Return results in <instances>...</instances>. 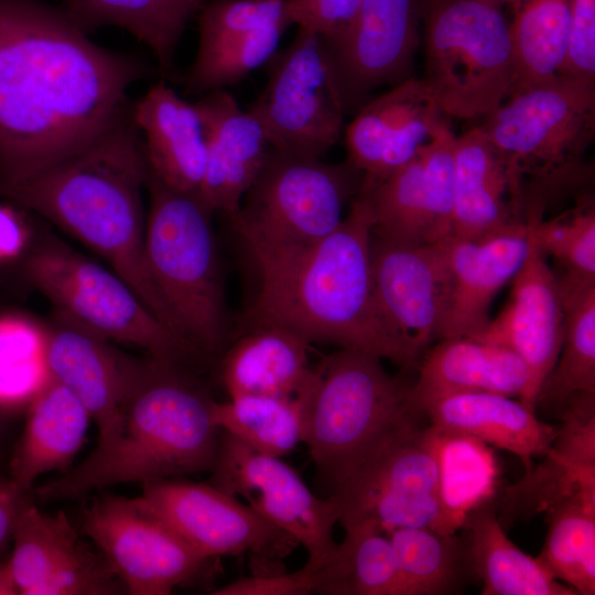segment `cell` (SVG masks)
Returning <instances> with one entry per match:
<instances>
[{
    "label": "cell",
    "instance_id": "obj_1",
    "mask_svg": "<svg viewBox=\"0 0 595 595\" xmlns=\"http://www.w3.org/2000/svg\"><path fill=\"white\" fill-rule=\"evenodd\" d=\"M62 8L0 0V184L74 152L129 104L151 73L141 58L94 43Z\"/></svg>",
    "mask_w": 595,
    "mask_h": 595
},
{
    "label": "cell",
    "instance_id": "obj_2",
    "mask_svg": "<svg viewBox=\"0 0 595 595\" xmlns=\"http://www.w3.org/2000/svg\"><path fill=\"white\" fill-rule=\"evenodd\" d=\"M372 214L359 192L339 226L317 241L245 240L258 273L255 298L234 335L275 327L307 344H331L413 366L418 358L385 321L371 274Z\"/></svg>",
    "mask_w": 595,
    "mask_h": 595
},
{
    "label": "cell",
    "instance_id": "obj_3",
    "mask_svg": "<svg viewBox=\"0 0 595 595\" xmlns=\"http://www.w3.org/2000/svg\"><path fill=\"white\" fill-rule=\"evenodd\" d=\"M148 172L130 102L74 152L23 180L0 184V197L40 214L96 251L170 328L144 259L141 192Z\"/></svg>",
    "mask_w": 595,
    "mask_h": 595
},
{
    "label": "cell",
    "instance_id": "obj_4",
    "mask_svg": "<svg viewBox=\"0 0 595 595\" xmlns=\"http://www.w3.org/2000/svg\"><path fill=\"white\" fill-rule=\"evenodd\" d=\"M214 402L193 369L151 358L141 364L111 434L76 467L40 487L39 496L75 499L117 484L212 470L220 436Z\"/></svg>",
    "mask_w": 595,
    "mask_h": 595
},
{
    "label": "cell",
    "instance_id": "obj_5",
    "mask_svg": "<svg viewBox=\"0 0 595 595\" xmlns=\"http://www.w3.org/2000/svg\"><path fill=\"white\" fill-rule=\"evenodd\" d=\"M144 259L170 328L209 363L232 339L212 213L149 170Z\"/></svg>",
    "mask_w": 595,
    "mask_h": 595
},
{
    "label": "cell",
    "instance_id": "obj_6",
    "mask_svg": "<svg viewBox=\"0 0 595 595\" xmlns=\"http://www.w3.org/2000/svg\"><path fill=\"white\" fill-rule=\"evenodd\" d=\"M519 178L527 212L589 180L595 86L562 76L519 84L477 125Z\"/></svg>",
    "mask_w": 595,
    "mask_h": 595
},
{
    "label": "cell",
    "instance_id": "obj_7",
    "mask_svg": "<svg viewBox=\"0 0 595 595\" xmlns=\"http://www.w3.org/2000/svg\"><path fill=\"white\" fill-rule=\"evenodd\" d=\"M424 75L447 117L482 119L518 82L509 23L477 0H421Z\"/></svg>",
    "mask_w": 595,
    "mask_h": 595
},
{
    "label": "cell",
    "instance_id": "obj_8",
    "mask_svg": "<svg viewBox=\"0 0 595 595\" xmlns=\"http://www.w3.org/2000/svg\"><path fill=\"white\" fill-rule=\"evenodd\" d=\"M409 392L375 355L340 348L323 356L314 366L303 439L318 470L332 480L389 428L420 414Z\"/></svg>",
    "mask_w": 595,
    "mask_h": 595
},
{
    "label": "cell",
    "instance_id": "obj_9",
    "mask_svg": "<svg viewBox=\"0 0 595 595\" xmlns=\"http://www.w3.org/2000/svg\"><path fill=\"white\" fill-rule=\"evenodd\" d=\"M26 279L73 324L144 348L152 359L188 368L209 364L159 321L113 271L47 239L30 255Z\"/></svg>",
    "mask_w": 595,
    "mask_h": 595
},
{
    "label": "cell",
    "instance_id": "obj_10",
    "mask_svg": "<svg viewBox=\"0 0 595 595\" xmlns=\"http://www.w3.org/2000/svg\"><path fill=\"white\" fill-rule=\"evenodd\" d=\"M419 414L382 433L331 482L328 497L343 527L369 523L387 533L400 527L437 528V461L431 426Z\"/></svg>",
    "mask_w": 595,
    "mask_h": 595
},
{
    "label": "cell",
    "instance_id": "obj_11",
    "mask_svg": "<svg viewBox=\"0 0 595 595\" xmlns=\"http://www.w3.org/2000/svg\"><path fill=\"white\" fill-rule=\"evenodd\" d=\"M363 178L347 160L329 163L270 147L257 180L229 220L244 240L280 246L314 242L339 226Z\"/></svg>",
    "mask_w": 595,
    "mask_h": 595
},
{
    "label": "cell",
    "instance_id": "obj_12",
    "mask_svg": "<svg viewBox=\"0 0 595 595\" xmlns=\"http://www.w3.org/2000/svg\"><path fill=\"white\" fill-rule=\"evenodd\" d=\"M268 80L248 111L270 147L322 159L339 140L347 111L333 54L318 33L299 28L264 64Z\"/></svg>",
    "mask_w": 595,
    "mask_h": 595
},
{
    "label": "cell",
    "instance_id": "obj_13",
    "mask_svg": "<svg viewBox=\"0 0 595 595\" xmlns=\"http://www.w3.org/2000/svg\"><path fill=\"white\" fill-rule=\"evenodd\" d=\"M83 530L132 595H166L207 572L192 549L137 498L104 496L83 511Z\"/></svg>",
    "mask_w": 595,
    "mask_h": 595
},
{
    "label": "cell",
    "instance_id": "obj_14",
    "mask_svg": "<svg viewBox=\"0 0 595 595\" xmlns=\"http://www.w3.org/2000/svg\"><path fill=\"white\" fill-rule=\"evenodd\" d=\"M209 484L230 496L244 497L248 506L290 533L314 563L326 561L336 550V508L321 499L280 457L256 451L220 430Z\"/></svg>",
    "mask_w": 595,
    "mask_h": 595
},
{
    "label": "cell",
    "instance_id": "obj_15",
    "mask_svg": "<svg viewBox=\"0 0 595 595\" xmlns=\"http://www.w3.org/2000/svg\"><path fill=\"white\" fill-rule=\"evenodd\" d=\"M140 499L206 558L249 553L282 560L300 545L250 506L210 484L160 479L142 484Z\"/></svg>",
    "mask_w": 595,
    "mask_h": 595
},
{
    "label": "cell",
    "instance_id": "obj_16",
    "mask_svg": "<svg viewBox=\"0 0 595 595\" xmlns=\"http://www.w3.org/2000/svg\"><path fill=\"white\" fill-rule=\"evenodd\" d=\"M451 127L412 160L387 176L367 182L372 236L404 245H432L452 232L454 145Z\"/></svg>",
    "mask_w": 595,
    "mask_h": 595
},
{
    "label": "cell",
    "instance_id": "obj_17",
    "mask_svg": "<svg viewBox=\"0 0 595 595\" xmlns=\"http://www.w3.org/2000/svg\"><path fill=\"white\" fill-rule=\"evenodd\" d=\"M442 240L404 245L371 234V274L380 312L416 357L437 340L446 312L448 271Z\"/></svg>",
    "mask_w": 595,
    "mask_h": 595
},
{
    "label": "cell",
    "instance_id": "obj_18",
    "mask_svg": "<svg viewBox=\"0 0 595 595\" xmlns=\"http://www.w3.org/2000/svg\"><path fill=\"white\" fill-rule=\"evenodd\" d=\"M420 23L421 0H361L342 36L326 42L347 110L372 89L410 77L421 44Z\"/></svg>",
    "mask_w": 595,
    "mask_h": 595
},
{
    "label": "cell",
    "instance_id": "obj_19",
    "mask_svg": "<svg viewBox=\"0 0 595 595\" xmlns=\"http://www.w3.org/2000/svg\"><path fill=\"white\" fill-rule=\"evenodd\" d=\"M421 78L413 76L363 104L346 127L347 161L378 181L412 160L450 127Z\"/></svg>",
    "mask_w": 595,
    "mask_h": 595
},
{
    "label": "cell",
    "instance_id": "obj_20",
    "mask_svg": "<svg viewBox=\"0 0 595 595\" xmlns=\"http://www.w3.org/2000/svg\"><path fill=\"white\" fill-rule=\"evenodd\" d=\"M529 238L506 306L476 338L504 346L523 360L530 385L522 403L536 410L539 390L561 349L564 312L556 274L530 232Z\"/></svg>",
    "mask_w": 595,
    "mask_h": 595
},
{
    "label": "cell",
    "instance_id": "obj_21",
    "mask_svg": "<svg viewBox=\"0 0 595 595\" xmlns=\"http://www.w3.org/2000/svg\"><path fill=\"white\" fill-rule=\"evenodd\" d=\"M448 296L439 339L476 337L489 323V307L499 290L513 279L529 251L528 223L508 231L470 240H442Z\"/></svg>",
    "mask_w": 595,
    "mask_h": 595
},
{
    "label": "cell",
    "instance_id": "obj_22",
    "mask_svg": "<svg viewBox=\"0 0 595 595\" xmlns=\"http://www.w3.org/2000/svg\"><path fill=\"white\" fill-rule=\"evenodd\" d=\"M451 235L477 240L527 223L522 185L478 126L456 137Z\"/></svg>",
    "mask_w": 595,
    "mask_h": 595
},
{
    "label": "cell",
    "instance_id": "obj_23",
    "mask_svg": "<svg viewBox=\"0 0 595 595\" xmlns=\"http://www.w3.org/2000/svg\"><path fill=\"white\" fill-rule=\"evenodd\" d=\"M208 131L207 163L197 197L212 213L235 215L270 149L260 122L225 89L198 99Z\"/></svg>",
    "mask_w": 595,
    "mask_h": 595
},
{
    "label": "cell",
    "instance_id": "obj_24",
    "mask_svg": "<svg viewBox=\"0 0 595 595\" xmlns=\"http://www.w3.org/2000/svg\"><path fill=\"white\" fill-rule=\"evenodd\" d=\"M99 337L77 325L46 333L50 375L87 409L104 441L113 431L141 363L121 356Z\"/></svg>",
    "mask_w": 595,
    "mask_h": 595
},
{
    "label": "cell",
    "instance_id": "obj_25",
    "mask_svg": "<svg viewBox=\"0 0 595 595\" xmlns=\"http://www.w3.org/2000/svg\"><path fill=\"white\" fill-rule=\"evenodd\" d=\"M150 172L166 186L195 194L207 163L208 131L197 102L182 99L163 80L132 102Z\"/></svg>",
    "mask_w": 595,
    "mask_h": 595
},
{
    "label": "cell",
    "instance_id": "obj_26",
    "mask_svg": "<svg viewBox=\"0 0 595 595\" xmlns=\"http://www.w3.org/2000/svg\"><path fill=\"white\" fill-rule=\"evenodd\" d=\"M544 459L505 489V512L511 519L549 510L580 491L595 490V396L571 400Z\"/></svg>",
    "mask_w": 595,
    "mask_h": 595
},
{
    "label": "cell",
    "instance_id": "obj_27",
    "mask_svg": "<svg viewBox=\"0 0 595 595\" xmlns=\"http://www.w3.org/2000/svg\"><path fill=\"white\" fill-rule=\"evenodd\" d=\"M418 412L431 426L475 437L529 462L550 448L556 428L541 421L519 399L495 392L445 393L424 401Z\"/></svg>",
    "mask_w": 595,
    "mask_h": 595
},
{
    "label": "cell",
    "instance_id": "obj_28",
    "mask_svg": "<svg viewBox=\"0 0 595 595\" xmlns=\"http://www.w3.org/2000/svg\"><path fill=\"white\" fill-rule=\"evenodd\" d=\"M529 385V370L512 350L476 337H450L439 339L424 356L409 398L416 412L429 399L463 391L495 392L523 402Z\"/></svg>",
    "mask_w": 595,
    "mask_h": 595
},
{
    "label": "cell",
    "instance_id": "obj_29",
    "mask_svg": "<svg viewBox=\"0 0 595 595\" xmlns=\"http://www.w3.org/2000/svg\"><path fill=\"white\" fill-rule=\"evenodd\" d=\"M310 346L299 336L275 327L237 332L217 360L219 379L229 399L302 397L314 378Z\"/></svg>",
    "mask_w": 595,
    "mask_h": 595
},
{
    "label": "cell",
    "instance_id": "obj_30",
    "mask_svg": "<svg viewBox=\"0 0 595 595\" xmlns=\"http://www.w3.org/2000/svg\"><path fill=\"white\" fill-rule=\"evenodd\" d=\"M89 419L77 397L50 375L29 401L11 479L28 491L41 474L68 466L84 442Z\"/></svg>",
    "mask_w": 595,
    "mask_h": 595
},
{
    "label": "cell",
    "instance_id": "obj_31",
    "mask_svg": "<svg viewBox=\"0 0 595 595\" xmlns=\"http://www.w3.org/2000/svg\"><path fill=\"white\" fill-rule=\"evenodd\" d=\"M463 528L472 573L483 595H576L542 564L521 551L506 534L490 502L474 510Z\"/></svg>",
    "mask_w": 595,
    "mask_h": 595
},
{
    "label": "cell",
    "instance_id": "obj_32",
    "mask_svg": "<svg viewBox=\"0 0 595 595\" xmlns=\"http://www.w3.org/2000/svg\"><path fill=\"white\" fill-rule=\"evenodd\" d=\"M62 1V9L87 33L106 25L130 32L152 51L161 72L175 80L177 44L208 0Z\"/></svg>",
    "mask_w": 595,
    "mask_h": 595
},
{
    "label": "cell",
    "instance_id": "obj_33",
    "mask_svg": "<svg viewBox=\"0 0 595 595\" xmlns=\"http://www.w3.org/2000/svg\"><path fill=\"white\" fill-rule=\"evenodd\" d=\"M564 312L561 349L543 381L538 405L556 408L580 396H595V279L556 274Z\"/></svg>",
    "mask_w": 595,
    "mask_h": 595
},
{
    "label": "cell",
    "instance_id": "obj_34",
    "mask_svg": "<svg viewBox=\"0 0 595 595\" xmlns=\"http://www.w3.org/2000/svg\"><path fill=\"white\" fill-rule=\"evenodd\" d=\"M432 430L440 506L436 530L456 533L474 510L491 502L497 487L498 465L488 444L472 436Z\"/></svg>",
    "mask_w": 595,
    "mask_h": 595
},
{
    "label": "cell",
    "instance_id": "obj_35",
    "mask_svg": "<svg viewBox=\"0 0 595 595\" xmlns=\"http://www.w3.org/2000/svg\"><path fill=\"white\" fill-rule=\"evenodd\" d=\"M344 529L343 542L326 561L317 564L315 594L404 595L387 533L369 523Z\"/></svg>",
    "mask_w": 595,
    "mask_h": 595
},
{
    "label": "cell",
    "instance_id": "obj_36",
    "mask_svg": "<svg viewBox=\"0 0 595 595\" xmlns=\"http://www.w3.org/2000/svg\"><path fill=\"white\" fill-rule=\"evenodd\" d=\"M12 541L8 564L22 595H37L47 581L66 572L87 549L63 512L43 513L29 500L17 517Z\"/></svg>",
    "mask_w": 595,
    "mask_h": 595
},
{
    "label": "cell",
    "instance_id": "obj_37",
    "mask_svg": "<svg viewBox=\"0 0 595 595\" xmlns=\"http://www.w3.org/2000/svg\"><path fill=\"white\" fill-rule=\"evenodd\" d=\"M545 515L548 532L539 560L576 595H594L595 490L566 497Z\"/></svg>",
    "mask_w": 595,
    "mask_h": 595
},
{
    "label": "cell",
    "instance_id": "obj_38",
    "mask_svg": "<svg viewBox=\"0 0 595 595\" xmlns=\"http://www.w3.org/2000/svg\"><path fill=\"white\" fill-rule=\"evenodd\" d=\"M393 547L404 595H441L458 588L472 573L466 540L430 527H400L387 532Z\"/></svg>",
    "mask_w": 595,
    "mask_h": 595
},
{
    "label": "cell",
    "instance_id": "obj_39",
    "mask_svg": "<svg viewBox=\"0 0 595 595\" xmlns=\"http://www.w3.org/2000/svg\"><path fill=\"white\" fill-rule=\"evenodd\" d=\"M310 390L300 398L240 396L215 401L213 416L220 430L248 446L281 457L303 442Z\"/></svg>",
    "mask_w": 595,
    "mask_h": 595
},
{
    "label": "cell",
    "instance_id": "obj_40",
    "mask_svg": "<svg viewBox=\"0 0 595 595\" xmlns=\"http://www.w3.org/2000/svg\"><path fill=\"white\" fill-rule=\"evenodd\" d=\"M512 11L516 85L558 76L569 39L570 0H517Z\"/></svg>",
    "mask_w": 595,
    "mask_h": 595
},
{
    "label": "cell",
    "instance_id": "obj_41",
    "mask_svg": "<svg viewBox=\"0 0 595 595\" xmlns=\"http://www.w3.org/2000/svg\"><path fill=\"white\" fill-rule=\"evenodd\" d=\"M286 22L257 30L205 51H197L192 65L176 82L192 93L224 89L264 65L278 51Z\"/></svg>",
    "mask_w": 595,
    "mask_h": 595
},
{
    "label": "cell",
    "instance_id": "obj_42",
    "mask_svg": "<svg viewBox=\"0 0 595 595\" xmlns=\"http://www.w3.org/2000/svg\"><path fill=\"white\" fill-rule=\"evenodd\" d=\"M529 232L540 250L563 274L595 279V207L589 195H578L574 207L543 219L528 214Z\"/></svg>",
    "mask_w": 595,
    "mask_h": 595
},
{
    "label": "cell",
    "instance_id": "obj_43",
    "mask_svg": "<svg viewBox=\"0 0 595 595\" xmlns=\"http://www.w3.org/2000/svg\"><path fill=\"white\" fill-rule=\"evenodd\" d=\"M46 333L19 317H0V409L28 402L50 378Z\"/></svg>",
    "mask_w": 595,
    "mask_h": 595
},
{
    "label": "cell",
    "instance_id": "obj_44",
    "mask_svg": "<svg viewBox=\"0 0 595 595\" xmlns=\"http://www.w3.org/2000/svg\"><path fill=\"white\" fill-rule=\"evenodd\" d=\"M283 7L284 0H208L195 18L198 28L197 51L212 48L279 22L289 23Z\"/></svg>",
    "mask_w": 595,
    "mask_h": 595
},
{
    "label": "cell",
    "instance_id": "obj_45",
    "mask_svg": "<svg viewBox=\"0 0 595 595\" xmlns=\"http://www.w3.org/2000/svg\"><path fill=\"white\" fill-rule=\"evenodd\" d=\"M559 76L595 86V0H570V30Z\"/></svg>",
    "mask_w": 595,
    "mask_h": 595
},
{
    "label": "cell",
    "instance_id": "obj_46",
    "mask_svg": "<svg viewBox=\"0 0 595 595\" xmlns=\"http://www.w3.org/2000/svg\"><path fill=\"white\" fill-rule=\"evenodd\" d=\"M361 0H284L289 23L318 33L335 42L349 26Z\"/></svg>",
    "mask_w": 595,
    "mask_h": 595
},
{
    "label": "cell",
    "instance_id": "obj_47",
    "mask_svg": "<svg viewBox=\"0 0 595 595\" xmlns=\"http://www.w3.org/2000/svg\"><path fill=\"white\" fill-rule=\"evenodd\" d=\"M317 564L307 560L299 571L251 574L213 591L214 595H306L315 593Z\"/></svg>",
    "mask_w": 595,
    "mask_h": 595
},
{
    "label": "cell",
    "instance_id": "obj_48",
    "mask_svg": "<svg viewBox=\"0 0 595 595\" xmlns=\"http://www.w3.org/2000/svg\"><path fill=\"white\" fill-rule=\"evenodd\" d=\"M25 494L11 478L0 477V555L12 541L17 517L28 501Z\"/></svg>",
    "mask_w": 595,
    "mask_h": 595
},
{
    "label": "cell",
    "instance_id": "obj_49",
    "mask_svg": "<svg viewBox=\"0 0 595 595\" xmlns=\"http://www.w3.org/2000/svg\"><path fill=\"white\" fill-rule=\"evenodd\" d=\"M28 241V230L20 215L0 203V262L19 256Z\"/></svg>",
    "mask_w": 595,
    "mask_h": 595
},
{
    "label": "cell",
    "instance_id": "obj_50",
    "mask_svg": "<svg viewBox=\"0 0 595 595\" xmlns=\"http://www.w3.org/2000/svg\"><path fill=\"white\" fill-rule=\"evenodd\" d=\"M18 589L13 582L8 561H0V595H17Z\"/></svg>",
    "mask_w": 595,
    "mask_h": 595
},
{
    "label": "cell",
    "instance_id": "obj_51",
    "mask_svg": "<svg viewBox=\"0 0 595 595\" xmlns=\"http://www.w3.org/2000/svg\"><path fill=\"white\" fill-rule=\"evenodd\" d=\"M477 1L484 2L486 4H489L494 8L501 10L502 7L505 6H509L512 9L517 0H477Z\"/></svg>",
    "mask_w": 595,
    "mask_h": 595
},
{
    "label": "cell",
    "instance_id": "obj_52",
    "mask_svg": "<svg viewBox=\"0 0 595 595\" xmlns=\"http://www.w3.org/2000/svg\"><path fill=\"white\" fill-rule=\"evenodd\" d=\"M1 410V409H0Z\"/></svg>",
    "mask_w": 595,
    "mask_h": 595
}]
</instances>
